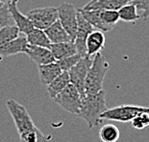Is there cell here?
<instances>
[{
    "mask_svg": "<svg viewBox=\"0 0 149 142\" xmlns=\"http://www.w3.org/2000/svg\"><path fill=\"white\" fill-rule=\"evenodd\" d=\"M81 107L78 116L87 123L88 128H97L103 125L102 113L107 110L106 94L101 90L95 94H85L81 96Z\"/></svg>",
    "mask_w": 149,
    "mask_h": 142,
    "instance_id": "1",
    "label": "cell"
},
{
    "mask_svg": "<svg viewBox=\"0 0 149 142\" xmlns=\"http://www.w3.org/2000/svg\"><path fill=\"white\" fill-rule=\"evenodd\" d=\"M109 67V62L100 52L94 55L85 81V94H95L103 90L104 79Z\"/></svg>",
    "mask_w": 149,
    "mask_h": 142,
    "instance_id": "2",
    "label": "cell"
},
{
    "mask_svg": "<svg viewBox=\"0 0 149 142\" xmlns=\"http://www.w3.org/2000/svg\"><path fill=\"white\" fill-rule=\"evenodd\" d=\"M6 107H7L13 120L15 122V125L19 135L30 132L38 128L35 125L32 117L30 116L26 108L22 106L21 104L11 99L6 102Z\"/></svg>",
    "mask_w": 149,
    "mask_h": 142,
    "instance_id": "3",
    "label": "cell"
},
{
    "mask_svg": "<svg viewBox=\"0 0 149 142\" xmlns=\"http://www.w3.org/2000/svg\"><path fill=\"white\" fill-rule=\"evenodd\" d=\"M143 112L149 113V108L134 105H122L116 108L107 109V110L102 113L101 118L103 120L107 119V120L126 123L131 122L136 116Z\"/></svg>",
    "mask_w": 149,
    "mask_h": 142,
    "instance_id": "4",
    "label": "cell"
},
{
    "mask_svg": "<svg viewBox=\"0 0 149 142\" xmlns=\"http://www.w3.org/2000/svg\"><path fill=\"white\" fill-rule=\"evenodd\" d=\"M54 101L68 112L77 115L81 107V95L72 84H69L62 92L57 95Z\"/></svg>",
    "mask_w": 149,
    "mask_h": 142,
    "instance_id": "5",
    "label": "cell"
},
{
    "mask_svg": "<svg viewBox=\"0 0 149 142\" xmlns=\"http://www.w3.org/2000/svg\"><path fill=\"white\" fill-rule=\"evenodd\" d=\"M26 15L35 28L45 30L56 20H58V10L55 7L36 8L28 12Z\"/></svg>",
    "mask_w": 149,
    "mask_h": 142,
    "instance_id": "6",
    "label": "cell"
},
{
    "mask_svg": "<svg viewBox=\"0 0 149 142\" xmlns=\"http://www.w3.org/2000/svg\"><path fill=\"white\" fill-rule=\"evenodd\" d=\"M57 10H58V20L74 42L77 33V10L73 5L69 3H62L57 8Z\"/></svg>",
    "mask_w": 149,
    "mask_h": 142,
    "instance_id": "7",
    "label": "cell"
},
{
    "mask_svg": "<svg viewBox=\"0 0 149 142\" xmlns=\"http://www.w3.org/2000/svg\"><path fill=\"white\" fill-rule=\"evenodd\" d=\"M91 64L93 60L91 57L87 56L85 58H81L80 61L68 71L70 84L77 88L81 96L85 95V81Z\"/></svg>",
    "mask_w": 149,
    "mask_h": 142,
    "instance_id": "8",
    "label": "cell"
},
{
    "mask_svg": "<svg viewBox=\"0 0 149 142\" xmlns=\"http://www.w3.org/2000/svg\"><path fill=\"white\" fill-rule=\"evenodd\" d=\"M95 30L88 23L82 15L79 10H77V33L74 39V43L77 49V54L81 58L87 57V39L91 32Z\"/></svg>",
    "mask_w": 149,
    "mask_h": 142,
    "instance_id": "9",
    "label": "cell"
},
{
    "mask_svg": "<svg viewBox=\"0 0 149 142\" xmlns=\"http://www.w3.org/2000/svg\"><path fill=\"white\" fill-rule=\"evenodd\" d=\"M17 0H13L9 2L7 6L10 12V15L12 18L14 19L15 26L19 30V33H23L25 35H28L31 31L34 29V25L31 22V20L27 17V15H23L17 8Z\"/></svg>",
    "mask_w": 149,
    "mask_h": 142,
    "instance_id": "10",
    "label": "cell"
},
{
    "mask_svg": "<svg viewBox=\"0 0 149 142\" xmlns=\"http://www.w3.org/2000/svg\"><path fill=\"white\" fill-rule=\"evenodd\" d=\"M25 54H27L29 56V58L32 60L34 62H36L38 65L47 64H51V62H56L51 51H50V49L45 48V47L30 45V44L28 43Z\"/></svg>",
    "mask_w": 149,
    "mask_h": 142,
    "instance_id": "11",
    "label": "cell"
},
{
    "mask_svg": "<svg viewBox=\"0 0 149 142\" xmlns=\"http://www.w3.org/2000/svg\"><path fill=\"white\" fill-rule=\"evenodd\" d=\"M28 46L27 39L24 37H18L12 42L0 46V59L7 58L13 55L26 52Z\"/></svg>",
    "mask_w": 149,
    "mask_h": 142,
    "instance_id": "12",
    "label": "cell"
},
{
    "mask_svg": "<svg viewBox=\"0 0 149 142\" xmlns=\"http://www.w3.org/2000/svg\"><path fill=\"white\" fill-rule=\"evenodd\" d=\"M46 36L48 37L50 42L52 43H61V42H71V37L66 33L65 28L62 26L59 20H56L52 25L48 28L43 30Z\"/></svg>",
    "mask_w": 149,
    "mask_h": 142,
    "instance_id": "13",
    "label": "cell"
},
{
    "mask_svg": "<svg viewBox=\"0 0 149 142\" xmlns=\"http://www.w3.org/2000/svg\"><path fill=\"white\" fill-rule=\"evenodd\" d=\"M130 3L129 0H91L83 8L84 10H115L118 11L122 6Z\"/></svg>",
    "mask_w": 149,
    "mask_h": 142,
    "instance_id": "14",
    "label": "cell"
},
{
    "mask_svg": "<svg viewBox=\"0 0 149 142\" xmlns=\"http://www.w3.org/2000/svg\"><path fill=\"white\" fill-rule=\"evenodd\" d=\"M49 49L56 62L77 54V49L73 40L68 42L52 43Z\"/></svg>",
    "mask_w": 149,
    "mask_h": 142,
    "instance_id": "15",
    "label": "cell"
},
{
    "mask_svg": "<svg viewBox=\"0 0 149 142\" xmlns=\"http://www.w3.org/2000/svg\"><path fill=\"white\" fill-rule=\"evenodd\" d=\"M105 47V35L103 32L94 30L88 36L87 55L88 57L96 55Z\"/></svg>",
    "mask_w": 149,
    "mask_h": 142,
    "instance_id": "16",
    "label": "cell"
},
{
    "mask_svg": "<svg viewBox=\"0 0 149 142\" xmlns=\"http://www.w3.org/2000/svg\"><path fill=\"white\" fill-rule=\"evenodd\" d=\"M38 67H39V75L40 82L46 87L63 72L57 62L47 64L38 65Z\"/></svg>",
    "mask_w": 149,
    "mask_h": 142,
    "instance_id": "17",
    "label": "cell"
},
{
    "mask_svg": "<svg viewBox=\"0 0 149 142\" xmlns=\"http://www.w3.org/2000/svg\"><path fill=\"white\" fill-rule=\"evenodd\" d=\"M69 84H70V80H69L68 72L63 71L55 80H53L51 83L46 87L47 92H48L49 96L51 97L52 99H54L60 92H62Z\"/></svg>",
    "mask_w": 149,
    "mask_h": 142,
    "instance_id": "18",
    "label": "cell"
},
{
    "mask_svg": "<svg viewBox=\"0 0 149 142\" xmlns=\"http://www.w3.org/2000/svg\"><path fill=\"white\" fill-rule=\"evenodd\" d=\"M26 39L30 45L45 47V48H50V45H51V42L44 31L37 29V28H34L29 34L26 35Z\"/></svg>",
    "mask_w": 149,
    "mask_h": 142,
    "instance_id": "19",
    "label": "cell"
},
{
    "mask_svg": "<svg viewBox=\"0 0 149 142\" xmlns=\"http://www.w3.org/2000/svg\"><path fill=\"white\" fill-rule=\"evenodd\" d=\"M120 132L118 128L113 124H105L101 126L99 137L102 142H116L119 139Z\"/></svg>",
    "mask_w": 149,
    "mask_h": 142,
    "instance_id": "20",
    "label": "cell"
},
{
    "mask_svg": "<svg viewBox=\"0 0 149 142\" xmlns=\"http://www.w3.org/2000/svg\"><path fill=\"white\" fill-rule=\"evenodd\" d=\"M119 19L125 22H136L141 18V15L138 12L137 8L132 3H128L118 10Z\"/></svg>",
    "mask_w": 149,
    "mask_h": 142,
    "instance_id": "21",
    "label": "cell"
},
{
    "mask_svg": "<svg viewBox=\"0 0 149 142\" xmlns=\"http://www.w3.org/2000/svg\"><path fill=\"white\" fill-rule=\"evenodd\" d=\"M18 34H19V30L17 29V26L7 25L1 28L0 29V46L15 39L18 37Z\"/></svg>",
    "mask_w": 149,
    "mask_h": 142,
    "instance_id": "22",
    "label": "cell"
},
{
    "mask_svg": "<svg viewBox=\"0 0 149 142\" xmlns=\"http://www.w3.org/2000/svg\"><path fill=\"white\" fill-rule=\"evenodd\" d=\"M19 139L20 142H48L51 139V136L44 135L43 132L37 128L32 132L19 135Z\"/></svg>",
    "mask_w": 149,
    "mask_h": 142,
    "instance_id": "23",
    "label": "cell"
},
{
    "mask_svg": "<svg viewBox=\"0 0 149 142\" xmlns=\"http://www.w3.org/2000/svg\"><path fill=\"white\" fill-rule=\"evenodd\" d=\"M132 127L136 130H143L149 126V113L143 112L141 114L137 115L136 117L131 121Z\"/></svg>",
    "mask_w": 149,
    "mask_h": 142,
    "instance_id": "24",
    "label": "cell"
},
{
    "mask_svg": "<svg viewBox=\"0 0 149 142\" xmlns=\"http://www.w3.org/2000/svg\"><path fill=\"white\" fill-rule=\"evenodd\" d=\"M80 59H81V57L78 54H76V55L63 59V60H61V61H57V62H58L59 66L61 67L62 71H68V72L79 61H80Z\"/></svg>",
    "mask_w": 149,
    "mask_h": 142,
    "instance_id": "25",
    "label": "cell"
},
{
    "mask_svg": "<svg viewBox=\"0 0 149 142\" xmlns=\"http://www.w3.org/2000/svg\"><path fill=\"white\" fill-rule=\"evenodd\" d=\"M130 3L134 4L137 10L141 12V17H149V0H131Z\"/></svg>",
    "mask_w": 149,
    "mask_h": 142,
    "instance_id": "26",
    "label": "cell"
},
{
    "mask_svg": "<svg viewBox=\"0 0 149 142\" xmlns=\"http://www.w3.org/2000/svg\"><path fill=\"white\" fill-rule=\"evenodd\" d=\"M10 17H11V15H10V12H9L7 4L1 6V7H0V29L9 25Z\"/></svg>",
    "mask_w": 149,
    "mask_h": 142,
    "instance_id": "27",
    "label": "cell"
},
{
    "mask_svg": "<svg viewBox=\"0 0 149 142\" xmlns=\"http://www.w3.org/2000/svg\"><path fill=\"white\" fill-rule=\"evenodd\" d=\"M11 1H13V0H0V4H8V3Z\"/></svg>",
    "mask_w": 149,
    "mask_h": 142,
    "instance_id": "28",
    "label": "cell"
},
{
    "mask_svg": "<svg viewBox=\"0 0 149 142\" xmlns=\"http://www.w3.org/2000/svg\"><path fill=\"white\" fill-rule=\"evenodd\" d=\"M3 5H5V4H0V7H1V6H3Z\"/></svg>",
    "mask_w": 149,
    "mask_h": 142,
    "instance_id": "29",
    "label": "cell"
}]
</instances>
